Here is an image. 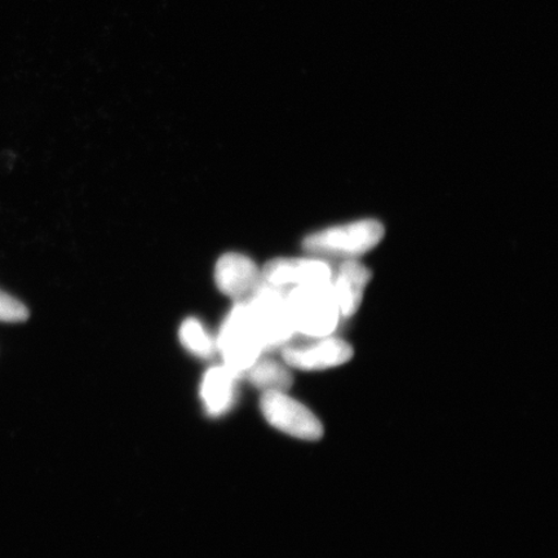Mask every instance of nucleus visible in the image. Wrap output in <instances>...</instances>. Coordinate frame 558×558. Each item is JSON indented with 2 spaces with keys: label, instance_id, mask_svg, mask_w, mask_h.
<instances>
[{
  "label": "nucleus",
  "instance_id": "nucleus-1",
  "mask_svg": "<svg viewBox=\"0 0 558 558\" xmlns=\"http://www.w3.org/2000/svg\"><path fill=\"white\" fill-rule=\"evenodd\" d=\"M386 229L378 220L366 219L318 230L305 236L303 248L318 257L357 259L383 241Z\"/></svg>",
  "mask_w": 558,
  "mask_h": 558
},
{
  "label": "nucleus",
  "instance_id": "nucleus-2",
  "mask_svg": "<svg viewBox=\"0 0 558 558\" xmlns=\"http://www.w3.org/2000/svg\"><path fill=\"white\" fill-rule=\"evenodd\" d=\"M284 295L296 333L324 338L338 329L341 316L330 283L300 286Z\"/></svg>",
  "mask_w": 558,
  "mask_h": 558
},
{
  "label": "nucleus",
  "instance_id": "nucleus-3",
  "mask_svg": "<svg viewBox=\"0 0 558 558\" xmlns=\"http://www.w3.org/2000/svg\"><path fill=\"white\" fill-rule=\"evenodd\" d=\"M216 348L222 361L242 378L244 372L265 353L259 332L246 303H235L220 327Z\"/></svg>",
  "mask_w": 558,
  "mask_h": 558
},
{
  "label": "nucleus",
  "instance_id": "nucleus-4",
  "mask_svg": "<svg viewBox=\"0 0 558 558\" xmlns=\"http://www.w3.org/2000/svg\"><path fill=\"white\" fill-rule=\"evenodd\" d=\"M247 308L253 317L265 352L283 348L295 338L296 331L286 300L284 291L263 283L262 288L248 299Z\"/></svg>",
  "mask_w": 558,
  "mask_h": 558
},
{
  "label": "nucleus",
  "instance_id": "nucleus-5",
  "mask_svg": "<svg viewBox=\"0 0 558 558\" xmlns=\"http://www.w3.org/2000/svg\"><path fill=\"white\" fill-rule=\"evenodd\" d=\"M260 410L265 421L284 435L303 441H318L324 437L319 418L288 392L263 393Z\"/></svg>",
  "mask_w": 558,
  "mask_h": 558
},
{
  "label": "nucleus",
  "instance_id": "nucleus-6",
  "mask_svg": "<svg viewBox=\"0 0 558 558\" xmlns=\"http://www.w3.org/2000/svg\"><path fill=\"white\" fill-rule=\"evenodd\" d=\"M311 339L310 343L284 345V364L300 372H323L344 365L353 357V348L344 339L333 335Z\"/></svg>",
  "mask_w": 558,
  "mask_h": 558
},
{
  "label": "nucleus",
  "instance_id": "nucleus-7",
  "mask_svg": "<svg viewBox=\"0 0 558 558\" xmlns=\"http://www.w3.org/2000/svg\"><path fill=\"white\" fill-rule=\"evenodd\" d=\"M264 282L278 290L288 291L300 286L330 283L332 277L331 265L318 257L306 259H275L262 269Z\"/></svg>",
  "mask_w": 558,
  "mask_h": 558
},
{
  "label": "nucleus",
  "instance_id": "nucleus-8",
  "mask_svg": "<svg viewBox=\"0 0 558 558\" xmlns=\"http://www.w3.org/2000/svg\"><path fill=\"white\" fill-rule=\"evenodd\" d=\"M215 282L222 294L235 303H244L262 288L264 279L262 269L251 257L228 253L216 263Z\"/></svg>",
  "mask_w": 558,
  "mask_h": 558
},
{
  "label": "nucleus",
  "instance_id": "nucleus-9",
  "mask_svg": "<svg viewBox=\"0 0 558 558\" xmlns=\"http://www.w3.org/2000/svg\"><path fill=\"white\" fill-rule=\"evenodd\" d=\"M369 281L372 271L357 259L343 260L337 270L332 269L330 286L341 318H351L357 313Z\"/></svg>",
  "mask_w": 558,
  "mask_h": 558
},
{
  "label": "nucleus",
  "instance_id": "nucleus-10",
  "mask_svg": "<svg viewBox=\"0 0 558 558\" xmlns=\"http://www.w3.org/2000/svg\"><path fill=\"white\" fill-rule=\"evenodd\" d=\"M241 376L226 365L209 367L202 379L199 397L206 414L226 415L235 404Z\"/></svg>",
  "mask_w": 558,
  "mask_h": 558
},
{
  "label": "nucleus",
  "instance_id": "nucleus-11",
  "mask_svg": "<svg viewBox=\"0 0 558 558\" xmlns=\"http://www.w3.org/2000/svg\"><path fill=\"white\" fill-rule=\"evenodd\" d=\"M243 376H246L255 388L260 389L262 393L288 392L294 383L291 368L284 362L264 357V354L244 372Z\"/></svg>",
  "mask_w": 558,
  "mask_h": 558
},
{
  "label": "nucleus",
  "instance_id": "nucleus-12",
  "mask_svg": "<svg viewBox=\"0 0 558 558\" xmlns=\"http://www.w3.org/2000/svg\"><path fill=\"white\" fill-rule=\"evenodd\" d=\"M179 339L187 352L201 360H209L218 352L216 339L198 318L190 317L181 324Z\"/></svg>",
  "mask_w": 558,
  "mask_h": 558
},
{
  "label": "nucleus",
  "instance_id": "nucleus-13",
  "mask_svg": "<svg viewBox=\"0 0 558 558\" xmlns=\"http://www.w3.org/2000/svg\"><path fill=\"white\" fill-rule=\"evenodd\" d=\"M31 313L24 303L0 290V323L21 324L29 318Z\"/></svg>",
  "mask_w": 558,
  "mask_h": 558
}]
</instances>
